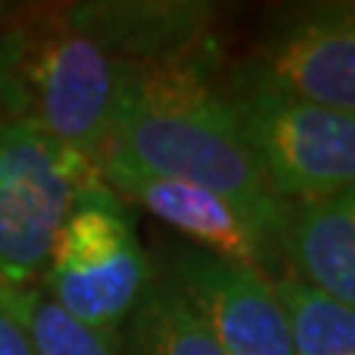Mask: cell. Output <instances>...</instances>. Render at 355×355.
Masks as SVG:
<instances>
[{
	"instance_id": "cell-1",
	"label": "cell",
	"mask_w": 355,
	"mask_h": 355,
	"mask_svg": "<svg viewBox=\"0 0 355 355\" xmlns=\"http://www.w3.org/2000/svg\"><path fill=\"white\" fill-rule=\"evenodd\" d=\"M107 169L175 178L225 196L279 258L284 202L263 184L246 148L216 48L181 60L125 62L101 157V172Z\"/></svg>"
},
{
	"instance_id": "cell-2",
	"label": "cell",
	"mask_w": 355,
	"mask_h": 355,
	"mask_svg": "<svg viewBox=\"0 0 355 355\" xmlns=\"http://www.w3.org/2000/svg\"><path fill=\"white\" fill-rule=\"evenodd\" d=\"M121 62L65 6L18 15L0 30V110L80 154L101 172Z\"/></svg>"
},
{
	"instance_id": "cell-3",
	"label": "cell",
	"mask_w": 355,
	"mask_h": 355,
	"mask_svg": "<svg viewBox=\"0 0 355 355\" xmlns=\"http://www.w3.org/2000/svg\"><path fill=\"white\" fill-rule=\"evenodd\" d=\"M154 275L130 205L98 178L74 198L36 284L65 314L121 347Z\"/></svg>"
},
{
	"instance_id": "cell-4",
	"label": "cell",
	"mask_w": 355,
	"mask_h": 355,
	"mask_svg": "<svg viewBox=\"0 0 355 355\" xmlns=\"http://www.w3.org/2000/svg\"><path fill=\"white\" fill-rule=\"evenodd\" d=\"M225 86L246 148L279 202H311L355 187V116L302 101L246 62Z\"/></svg>"
},
{
	"instance_id": "cell-5",
	"label": "cell",
	"mask_w": 355,
	"mask_h": 355,
	"mask_svg": "<svg viewBox=\"0 0 355 355\" xmlns=\"http://www.w3.org/2000/svg\"><path fill=\"white\" fill-rule=\"evenodd\" d=\"M98 178V166L0 110V282H39L74 198Z\"/></svg>"
},
{
	"instance_id": "cell-6",
	"label": "cell",
	"mask_w": 355,
	"mask_h": 355,
	"mask_svg": "<svg viewBox=\"0 0 355 355\" xmlns=\"http://www.w3.org/2000/svg\"><path fill=\"white\" fill-rule=\"evenodd\" d=\"M163 279L187 299L225 355H296L272 279L190 243L163 254Z\"/></svg>"
},
{
	"instance_id": "cell-7",
	"label": "cell",
	"mask_w": 355,
	"mask_h": 355,
	"mask_svg": "<svg viewBox=\"0 0 355 355\" xmlns=\"http://www.w3.org/2000/svg\"><path fill=\"white\" fill-rule=\"evenodd\" d=\"M246 65L302 101L355 116V0L279 12Z\"/></svg>"
},
{
	"instance_id": "cell-8",
	"label": "cell",
	"mask_w": 355,
	"mask_h": 355,
	"mask_svg": "<svg viewBox=\"0 0 355 355\" xmlns=\"http://www.w3.org/2000/svg\"><path fill=\"white\" fill-rule=\"evenodd\" d=\"M101 178L128 205L137 202L139 207H146L154 219L166 222L190 246L243 266H254L266 279L282 275L275 252L258 237V231L243 219V214L225 196L190 181L125 169H107L101 172Z\"/></svg>"
},
{
	"instance_id": "cell-9",
	"label": "cell",
	"mask_w": 355,
	"mask_h": 355,
	"mask_svg": "<svg viewBox=\"0 0 355 355\" xmlns=\"http://www.w3.org/2000/svg\"><path fill=\"white\" fill-rule=\"evenodd\" d=\"M65 9L121 62H163L216 48V39L210 33L214 6L205 3L125 0V3H71Z\"/></svg>"
},
{
	"instance_id": "cell-10",
	"label": "cell",
	"mask_w": 355,
	"mask_h": 355,
	"mask_svg": "<svg viewBox=\"0 0 355 355\" xmlns=\"http://www.w3.org/2000/svg\"><path fill=\"white\" fill-rule=\"evenodd\" d=\"M282 275L355 308V187L284 205Z\"/></svg>"
},
{
	"instance_id": "cell-11",
	"label": "cell",
	"mask_w": 355,
	"mask_h": 355,
	"mask_svg": "<svg viewBox=\"0 0 355 355\" xmlns=\"http://www.w3.org/2000/svg\"><path fill=\"white\" fill-rule=\"evenodd\" d=\"M121 355H225L187 299L157 272L121 335Z\"/></svg>"
},
{
	"instance_id": "cell-12",
	"label": "cell",
	"mask_w": 355,
	"mask_h": 355,
	"mask_svg": "<svg viewBox=\"0 0 355 355\" xmlns=\"http://www.w3.org/2000/svg\"><path fill=\"white\" fill-rule=\"evenodd\" d=\"M0 299L27 331L36 355H121V347L53 302L39 284L0 282Z\"/></svg>"
},
{
	"instance_id": "cell-13",
	"label": "cell",
	"mask_w": 355,
	"mask_h": 355,
	"mask_svg": "<svg viewBox=\"0 0 355 355\" xmlns=\"http://www.w3.org/2000/svg\"><path fill=\"white\" fill-rule=\"evenodd\" d=\"M296 355H355V308L291 275L272 279Z\"/></svg>"
},
{
	"instance_id": "cell-14",
	"label": "cell",
	"mask_w": 355,
	"mask_h": 355,
	"mask_svg": "<svg viewBox=\"0 0 355 355\" xmlns=\"http://www.w3.org/2000/svg\"><path fill=\"white\" fill-rule=\"evenodd\" d=\"M0 355H36L27 331L21 329L15 314L0 299Z\"/></svg>"
}]
</instances>
